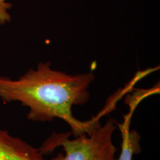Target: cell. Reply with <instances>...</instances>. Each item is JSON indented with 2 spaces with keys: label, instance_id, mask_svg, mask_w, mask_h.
Here are the masks:
<instances>
[{
  "label": "cell",
  "instance_id": "7a4b0ae2",
  "mask_svg": "<svg viewBox=\"0 0 160 160\" xmlns=\"http://www.w3.org/2000/svg\"><path fill=\"white\" fill-rule=\"evenodd\" d=\"M117 121L110 118L104 125L100 124L89 133L69 139L66 134H54L42 145L39 151L49 154L58 146H62L65 154L59 153L51 160H115L118 148L113 142Z\"/></svg>",
  "mask_w": 160,
  "mask_h": 160
},
{
  "label": "cell",
  "instance_id": "277c9868",
  "mask_svg": "<svg viewBox=\"0 0 160 160\" xmlns=\"http://www.w3.org/2000/svg\"><path fill=\"white\" fill-rule=\"evenodd\" d=\"M134 110H130L129 113L125 117L123 123L117 122V125L122 134L121 153L115 160H133L134 155L141 153L140 145L141 136L136 130H131L130 123Z\"/></svg>",
  "mask_w": 160,
  "mask_h": 160
},
{
  "label": "cell",
  "instance_id": "3957f363",
  "mask_svg": "<svg viewBox=\"0 0 160 160\" xmlns=\"http://www.w3.org/2000/svg\"><path fill=\"white\" fill-rule=\"evenodd\" d=\"M0 160H47L39 148L0 130Z\"/></svg>",
  "mask_w": 160,
  "mask_h": 160
},
{
  "label": "cell",
  "instance_id": "6da1fadb",
  "mask_svg": "<svg viewBox=\"0 0 160 160\" xmlns=\"http://www.w3.org/2000/svg\"><path fill=\"white\" fill-rule=\"evenodd\" d=\"M95 79L93 72L68 74L51 68V62H39L17 79L0 76V99L28 108L27 119L46 122L56 118L71 127L74 137L89 133L101 122L99 118L82 122L73 117L72 108L83 105L91 97L88 88Z\"/></svg>",
  "mask_w": 160,
  "mask_h": 160
}]
</instances>
